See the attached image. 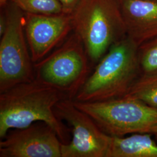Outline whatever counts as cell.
Here are the masks:
<instances>
[{
	"mask_svg": "<svg viewBox=\"0 0 157 157\" xmlns=\"http://www.w3.org/2000/svg\"><path fill=\"white\" fill-rule=\"evenodd\" d=\"M67 99L59 91L33 80L17 84L0 93V138L11 129H23L44 122L67 144L68 129L56 116L55 107Z\"/></svg>",
	"mask_w": 157,
	"mask_h": 157,
	"instance_id": "1",
	"label": "cell"
},
{
	"mask_svg": "<svg viewBox=\"0 0 157 157\" xmlns=\"http://www.w3.org/2000/svg\"><path fill=\"white\" fill-rule=\"evenodd\" d=\"M139 45L128 36L99 61L73 100L107 101L123 98L140 77Z\"/></svg>",
	"mask_w": 157,
	"mask_h": 157,
	"instance_id": "2",
	"label": "cell"
},
{
	"mask_svg": "<svg viewBox=\"0 0 157 157\" xmlns=\"http://www.w3.org/2000/svg\"><path fill=\"white\" fill-rule=\"evenodd\" d=\"M71 17L73 32L82 40L93 65L127 36L118 0H80Z\"/></svg>",
	"mask_w": 157,
	"mask_h": 157,
	"instance_id": "3",
	"label": "cell"
},
{
	"mask_svg": "<svg viewBox=\"0 0 157 157\" xmlns=\"http://www.w3.org/2000/svg\"><path fill=\"white\" fill-rule=\"evenodd\" d=\"M93 65L83 43L76 33L33 65L34 79L74 100L90 76Z\"/></svg>",
	"mask_w": 157,
	"mask_h": 157,
	"instance_id": "4",
	"label": "cell"
},
{
	"mask_svg": "<svg viewBox=\"0 0 157 157\" xmlns=\"http://www.w3.org/2000/svg\"><path fill=\"white\" fill-rule=\"evenodd\" d=\"M73 101L76 107L92 118L101 130L109 136L157 134V108L139 100L123 97L96 102Z\"/></svg>",
	"mask_w": 157,
	"mask_h": 157,
	"instance_id": "5",
	"label": "cell"
},
{
	"mask_svg": "<svg viewBox=\"0 0 157 157\" xmlns=\"http://www.w3.org/2000/svg\"><path fill=\"white\" fill-rule=\"evenodd\" d=\"M6 15V26L0 42V93L34 79L25 33V12L12 2Z\"/></svg>",
	"mask_w": 157,
	"mask_h": 157,
	"instance_id": "6",
	"label": "cell"
},
{
	"mask_svg": "<svg viewBox=\"0 0 157 157\" xmlns=\"http://www.w3.org/2000/svg\"><path fill=\"white\" fill-rule=\"evenodd\" d=\"M56 116L71 127L72 140L61 144L62 157H106L111 136L94 120L74 104L64 99L55 107Z\"/></svg>",
	"mask_w": 157,
	"mask_h": 157,
	"instance_id": "7",
	"label": "cell"
},
{
	"mask_svg": "<svg viewBox=\"0 0 157 157\" xmlns=\"http://www.w3.org/2000/svg\"><path fill=\"white\" fill-rule=\"evenodd\" d=\"M24 29L32 62H39L73 32L71 14L25 12Z\"/></svg>",
	"mask_w": 157,
	"mask_h": 157,
	"instance_id": "8",
	"label": "cell"
},
{
	"mask_svg": "<svg viewBox=\"0 0 157 157\" xmlns=\"http://www.w3.org/2000/svg\"><path fill=\"white\" fill-rule=\"evenodd\" d=\"M8 132L0 141V157H62V142L44 122Z\"/></svg>",
	"mask_w": 157,
	"mask_h": 157,
	"instance_id": "9",
	"label": "cell"
},
{
	"mask_svg": "<svg viewBox=\"0 0 157 157\" xmlns=\"http://www.w3.org/2000/svg\"><path fill=\"white\" fill-rule=\"evenodd\" d=\"M127 36L137 45L157 37V0H118Z\"/></svg>",
	"mask_w": 157,
	"mask_h": 157,
	"instance_id": "10",
	"label": "cell"
},
{
	"mask_svg": "<svg viewBox=\"0 0 157 157\" xmlns=\"http://www.w3.org/2000/svg\"><path fill=\"white\" fill-rule=\"evenodd\" d=\"M152 136L135 133L128 137L111 136L106 157H157V142Z\"/></svg>",
	"mask_w": 157,
	"mask_h": 157,
	"instance_id": "11",
	"label": "cell"
},
{
	"mask_svg": "<svg viewBox=\"0 0 157 157\" xmlns=\"http://www.w3.org/2000/svg\"><path fill=\"white\" fill-rule=\"evenodd\" d=\"M124 97L139 100L151 107L157 108V75L140 76Z\"/></svg>",
	"mask_w": 157,
	"mask_h": 157,
	"instance_id": "12",
	"label": "cell"
},
{
	"mask_svg": "<svg viewBox=\"0 0 157 157\" xmlns=\"http://www.w3.org/2000/svg\"><path fill=\"white\" fill-rule=\"evenodd\" d=\"M138 55L141 76L157 75V37L139 45Z\"/></svg>",
	"mask_w": 157,
	"mask_h": 157,
	"instance_id": "13",
	"label": "cell"
},
{
	"mask_svg": "<svg viewBox=\"0 0 157 157\" xmlns=\"http://www.w3.org/2000/svg\"><path fill=\"white\" fill-rule=\"evenodd\" d=\"M25 13L35 14H56L63 12L59 0H11Z\"/></svg>",
	"mask_w": 157,
	"mask_h": 157,
	"instance_id": "14",
	"label": "cell"
},
{
	"mask_svg": "<svg viewBox=\"0 0 157 157\" xmlns=\"http://www.w3.org/2000/svg\"><path fill=\"white\" fill-rule=\"evenodd\" d=\"M62 6L63 12L71 14L80 0H59Z\"/></svg>",
	"mask_w": 157,
	"mask_h": 157,
	"instance_id": "15",
	"label": "cell"
},
{
	"mask_svg": "<svg viewBox=\"0 0 157 157\" xmlns=\"http://www.w3.org/2000/svg\"><path fill=\"white\" fill-rule=\"evenodd\" d=\"M6 12L1 13V17H0V36H1L5 30H6Z\"/></svg>",
	"mask_w": 157,
	"mask_h": 157,
	"instance_id": "16",
	"label": "cell"
},
{
	"mask_svg": "<svg viewBox=\"0 0 157 157\" xmlns=\"http://www.w3.org/2000/svg\"><path fill=\"white\" fill-rule=\"evenodd\" d=\"M10 1H11V0H0V6L1 7L6 6Z\"/></svg>",
	"mask_w": 157,
	"mask_h": 157,
	"instance_id": "17",
	"label": "cell"
},
{
	"mask_svg": "<svg viewBox=\"0 0 157 157\" xmlns=\"http://www.w3.org/2000/svg\"><path fill=\"white\" fill-rule=\"evenodd\" d=\"M154 136H155V140L157 142V134L154 135Z\"/></svg>",
	"mask_w": 157,
	"mask_h": 157,
	"instance_id": "18",
	"label": "cell"
}]
</instances>
